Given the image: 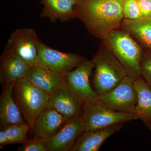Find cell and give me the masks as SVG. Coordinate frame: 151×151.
<instances>
[{
    "label": "cell",
    "mask_w": 151,
    "mask_h": 151,
    "mask_svg": "<svg viewBox=\"0 0 151 151\" xmlns=\"http://www.w3.org/2000/svg\"><path fill=\"white\" fill-rule=\"evenodd\" d=\"M123 0H77L75 18L84 24L94 37L104 40L111 31L121 27L124 16Z\"/></svg>",
    "instance_id": "1"
},
{
    "label": "cell",
    "mask_w": 151,
    "mask_h": 151,
    "mask_svg": "<svg viewBox=\"0 0 151 151\" xmlns=\"http://www.w3.org/2000/svg\"><path fill=\"white\" fill-rule=\"evenodd\" d=\"M91 60L94 65V89L99 95L110 92L127 75L124 66L104 40Z\"/></svg>",
    "instance_id": "2"
},
{
    "label": "cell",
    "mask_w": 151,
    "mask_h": 151,
    "mask_svg": "<svg viewBox=\"0 0 151 151\" xmlns=\"http://www.w3.org/2000/svg\"><path fill=\"white\" fill-rule=\"evenodd\" d=\"M104 40L127 75L135 79L142 77L140 62L145 50L139 42L121 27L111 31Z\"/></svg>",
    "instance_id": "3"
},
{
    "label": "cell",
    "mask_w": 151,
    "mask_h": 151,
    "mask_svg": "<svg viewBox=\"0 0 151 151\" xmlns=\"http://www.w3.org/2000/svg\"><path fill=\"white\" fill-rule=\"evenodd\" d=\"M12 95L25 121L33 128L36 119L47 108L49 95L25 77L14 83Z\"/></svg>",
    "instance_id": "4"
},
{
    "label": "cell",
    "mask_w": 151,
    "mask_h": 151,
    "mask_svg": "<svg viewBox=\"0 0 151 151\" xmlns=\"http://www.w3.org/2000/svg\"><path fill=\"white\" fill-rule=\"evenodd\" d=\"M94 65L86 60L77 67L65 73L61 87L73 94L84 104L98 100L99 94L92 89L89 82Z\"/></svg>",
    "instance_id": "5"
},
{
    "label": "cell",
    "mask_w": 151,
    "mask_h": 151,
    "mask_svg": "<svg viewBox=\"0 0 151 151\" xmlns=\"http://www.w3.org/2000/svg\"><path fill=\"white\" fill-rule=\"evenodd\" d=\"M135 78L126 76L114 89L99 95V103L111 111L134 114L137 94L134 86Z\"/></svg>",
    "instance_id": "6"
},
{
    "label": "cell",
    "mask_w": 151,
    "mask_h": 151,
    "mask_svg": "<svg viewBox=\"0 0 151 151\" xmlns=\"http://www.w3.org/2000/svg\"><path fill=\"white\" fill-rule=\"evenodd\" d=\"M86 60L81 55L54 49L39 40L35 65L65 74L73 70Z\"/></svg>",
    "instance_id": "7"
},
{
    "label": "cell",
    "mask_w": 151,
    "mask_h": 151,
    "mask_svg": "<svg viewBox=\"0 0 151 151\" xmlns=\"http://www.w3.org/2000/svg\"><path fill=\"white\" fill-rule=\"evenodd\" d=\"M82 118L85 132L104 129L114 124L137 119L135 114L111 111L96 101L84 104Z\"/></svg>",
    "instance_id": "8"
},
{
    "label": "cell",
    "mask_w": 151,
    "mask_h": 151,
    "mask_svg": "<svg viewBox=\"0 0 151 151\" xmlns=\"http://www.w3.org/2000/svg\"><path fill=\"white\" fill-rule=\"evenodd\" d=\"M39 40L37 33L33 29H17L11 34L5 47L32 67L35 65Z\"/></svg>",
    "instance_id": "9"
},
{
    "label": "cell",
    "mask_w": 151,
    "mask_h": 151,
    "mask_svg": "<svg viewBox=\"0 0 151 151\" xmlns=\"http://www.w3.org/2000/svg\"><path fill=\"white\" fill-rule=\"evenodd\" d=\"M84 132L82 117L68 121L53 137L43 141L47 151H70Z\"/></svg>",
    "instance_id": "10"
},
{
    "label": "cell",
    "mask_w": 151,
    "mask_h": 151,
    "mask_svg": "<svg viewBox=\"0 0 151 151\" xmlns=\"http://www.w3.org/2000/svg\"><path fill=\"white\" fill-rule=\"evenodd\" d=\"M84 104L66 89L60 88L49 95L47 108L54 109L68 121L82 117Z\"/></svg>",
    "instance_id": "11"
},
{
    "label": "cell",
    "mask_w": 151,
    "mask_h": 151,
    "mask_svg": "<svg viewBox=\"0 0 151 151\" xmlns=\"http://www.w3.org/2000/svg\"><path fill=\"white\" fill-rule=\"evenodd\" d=\"M30 68L18 55L5 47L0 56V83L4 86L26 77Z\"/></svg>",
    "instance_id": "12"
},
{
    "label": "cell",
    "mask_w": 151,
    "mask_h": 151,
    "mask_svg": "<svg viewBox=\"0 0 151 151\" xmlns=\"http://www.w3.org/2000/svg\"><path fill=\"white\" fill-rule=\"evenodd\" d=\"M68 121L54 109L46 108L37 116L34 126L35 137L42 140L53 137Z\"/></svg>",
    "instance_id": "13"
},
{
    "label": "cell",
    "mask_w": 151,
    "mask_h": 151,
    "mask_svg": "<svg viewBox=\"0 0 151 151\" xmlns=\"http://www.w3.org/2000/svg\"><path fill=\"white\" fill-rule=\"evenodd\" d=\"M124 123L104 129L84 132L77 139L70 151H98L105 140L122 129Z\"/></svg>",
    "instance_id": "14"
},
{
    "label": "cell",
    "mask_w": 151,
    "mask_h": 151,
    "mask_svg": "<svg viewBox=\"0 0 151 151\" xmlns=\"http://www.w3.org/2000/svg\"><path fill=\"white\" fill-rule=\"evenodd\" d=\"M14 83H8L3 86L0 97V128L13 124H24L26 122L13 97Z\"/></svg>",
    "instance_id": "15"
},
{
    "label": "cell",
    "mask_w": 151,
    "mask_h": 151,
    "mask_svg": "<svg viewBox=\"0 0 151 151\" xmlns=\"http://www.w3.org/2000/svg\"><path fill=\"white\" fill-rule=\"evenodd\" d=\"M43 6L40 17L51 22H65L75 18L73 7L77 0H39Z\"/></svg>",
    "instance_id": "16"
},
{
    "label": "cell",
    "mask_w": 151,
    "mask_h": 151,
    "mask_svg": "<svg viewBox=\"0 0 151 151\" xmlns=\"http://www.w3.org/2000/svg\"><path fill=\"white\" fill-rule=\"evenodd\" d=\"M65 74L35 65L30 68L26 77L34 85L50 95L61 87Z\"/></svg>",
    "instance_id": "17"
},
{
    "label": "cell",
    "mask_w": 151,
    "mask_h": 151,
    "mask_svg": "<svg viewBox=\"0 0 151 151\" xmlns=\"http://www.w3.org/2000/svg\"><path fill=\"white\" fill-rule=\"evenodd\" d=\"M121 27L139 42L145 51H151V17L134 20L124 19Z\"/></svg>",
    "instance_id": "18"
},
{
    "label": "cell",
    "mask_w": 151,
    "mask_h": 151,
    "mask_svg": "<svg viewBox=\"0 0 151 151\" xmlns=\"http://www.w3.org/2000/svg\"><path fill=\"white\" fill-rule=\"evenodd\" d=\"M134 84L137 94L134 114L147 125L151 122V86L142 77L135 79Z\"/></svg>",
    "instance_id": "19"
},
{
    "label": "cell",
    "mask_w": 151,
    "mask_h": 151,
    "mask_svg": "<svg viewBox=\"0 0 151 151\" xmlns=\"http://www.w3.org/2000/svg\"><path fill=\"white\" fill-rule=\"evenodd\" d=\"M29 124L25 122L23 124H13L0 128L5 132L9 144H23L27 139V134L30 129Z\"/></svg>",
    "instance_id": "20"
},
{
    "label": "cell",
    "mask_w": 151,
    "mask_h": 151,
    "mask_svg": "<svg viewBox=\"0 0 151 151\" xmlns=\"http://www.w3.org/2000/svg\"><path fill=\"white\" fill-rule=\"evenodd\" d=\"M122 10L124 19L134 20L142 18L137 0H123Z\"/></svg>",
    "instance_id": "21"
},
{
    "label": "cell",
    "mask_w": 151,
    "mask_h": 151,
    "mask_svg": "<svg viewBox=\"0 0 151 151\" xmlns=\"http://www.w3.org/2000/svg\"><path fill=\"white\" fill-rule=\"evenodd\" d=\"M140 68L143 78L151 86V51H144Z\"/></svg>",
    "instance_id": "22"
},
{
    "label": "cell",
    "mask_w": 151,
    "mask_h": 151,
    "mask_svg": "<svg viewBox=\"0 0 151 151\" xmlns=\"http://www.w3.org/2000/svg\"><path fill=\"white\" fill-rule=\"evenodd\" d=\"M20 151H47L43 140L35 137L32 140L27 139L22 144V147L17 149Z\"/></svg>",
    "instance_id": "23"
},
{
    "label": "cell",
    "mask_w": 151,
    "mask_h": 151,
    "mask_svg": "<svg viewBox=\"0 0 151 151\" xmlns=\"http://www.w3.org/2000/svg\"><path fill=\"white\" fill-rule=\"evenodd\" d=\"M142 18L151 17V0H137Z\"/></svg>",
    "instance_id": "24"
},
{
    "label": "cell",
    "mask_w": 151,
    "mask_h": 151,
    "mask_svg": "<svg viewBox=\"0 0 151 151\" xmlns=\"http://www.w3.org/2000/svg\"><path fill=\"white\" fill-rule=\"evenodd\" d=\"M7 145H9V142L6 135L5 132L3 130H0V147L1 148H3L4 146Z\"/></svg>",
    "instance_id": "25"
},
{
    "label": "cell",
    "mask_w": 151,
    "mask_h": 151,
    "mask_svg": "<svg viewBox=\"0 0 151 151\" xmlns=\"http://www.w3.org/2000/svg\"><path fill=\"white\" fill-rule=\"evenodd\" d=\"M146 126H147V127L149 128V129L151 131V122H150V123H149L148 124H147Z\"/></svg>",
    "instance_id": "26"
}]
</instances>
